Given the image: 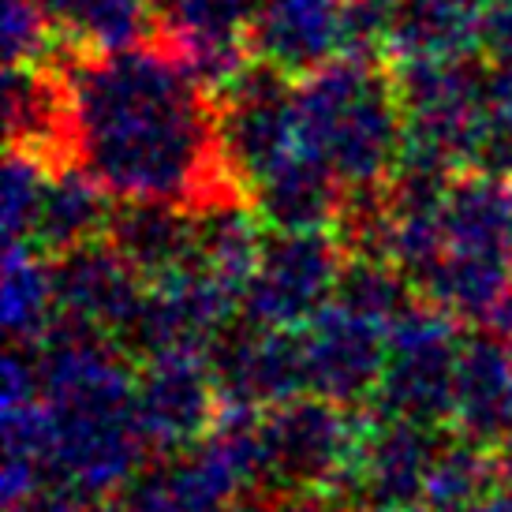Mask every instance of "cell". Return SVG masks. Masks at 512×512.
Listing matches in <instances>:
<instances>
[{"label":"cell","instance_id":"cell-1","mask_svg":"<svg viewBox=\"0 0 512 512\" xmlns=\"http://www.w3.org/2000/svg\"><path fill=\"white\" fill-rule=\"evenodd\" d=\"M68 157L120 202L191 214L243 206L221 139V98L165 38L57 60Z\"/></svg>","mask_w":512,"mask_h":512},{"label":"cell","instance_id":"cell-2","mask_svg":"<svg viewBox=\"0 0 512 512\" xmlns=\"http://www.w3.org/2000/svg\"><path fill=\"white\" fill-rule=\"evenodd\" d=\"M385 258L427 303L490 322L512 288V176L400 165L385 187Z\"/></svg>","mask_w":512,"mask_h":512},{"label":"cell","instance_id":"cell-3","mask_svg":"<svg viewBox=\"0 0 512 512\" xmlns=\"http://www.w3.org/2000/svg\"><path fill=\"white\" fill-rule=\"evenodd\" d=\"M296 143L348 199L385 191L404 161L397 72L370 53H344L292 83Z\"/></svg>","mask_w":512,"mask_h":512},{"label":"cell","instance_id":"cell-4","mask_svg":"<svg viewBox=\"0 0 512 512\" xmlns=\"http://www.w3.org/2000/svg\"><path fill=\"white\" fill-rule=\"evenodd\" d=\"M460 348L464 333H456V314L434 303H408L389 329L385 370L374 389L378 415L427 427L453 423Z\"/></svg>","mask_w":512,"mask_h":512},{"label":"cell","instance_id":"cell-5","mask_svg":"<svg viewBox=\"0 0 512 512\" xmlns=\"http://www.w3.org/2000/svg\"><path fill=\"white\" fill-rule=\"evenodd\" d=\"M348 262V247L326 228H277L262 240L240 314L262 326L299 329L326 307Z\"/></svg>","mask_w":512,"mask_h":512},{"label":"cell","instance_id":"cell-6","mask_svg":"<svg viewBox=\"0 0 512 512\" xmlns=\"http://www.w3.org/2000/svg\"><path fill=\"white\" fill-rule=\"evenodd\" d=\"M389 322L333 296L322 311L299 326L303 382L307 393L352 408L374 397L389 352Z\"/></svg>","mask_w":512,"mask_h":512},{"label":"cell","instance_id":"cell-7","mask_svg":"<svg viewBox=\"0 0 512 512\" xmlns=\"http://www.w3.org/2000/svg\"><path fill=\"white\" fill-rule=\"evenodd\" d=\"M221 415L210 352H161L143 359L139 419L154 453H187Z\"/></svg>","mask_w":512,"mask_h":512},{"label":"cell","instance_id":"cell-8","mask_svg":"<svg viewBox=\"0 0 512 512\" xmlns=\"http://www.w3.org/2000/svg\"><path fill=\"white\" fill-rule=\"evenodd\" d=\"M221 389V404L236 408H273L307 397L303 382V344L299 329L262 326L243 318L240 329H225L210 352Z\"/></svg>","mask_w":512,"mask_h":512},{"label":"cell","instance_id":"cell-9","mask_svg":"<svg viewBox=\"0 0 512 512\" xmlns=\"http://www.w3.org/2000/svg\"><path fill=\"white\" fill-rule=\"evenodd\" d=\"M266 0H161L165 42L210 86H228L251 64V27Z\"/></svg>","mask_w":512,"mask_h":512},{"label":"cell","instance_id":"cell-10","mask_svg":"<svg viewBox=\"0 0 512 512\" xmlns=\"http://www.w3.org/2000/svg\"><path fill=\"white\" fill-rule=\"evenodd\" d=\"M441 445H445L441 427L374 415V423H367V434H363L352 486L363 490L382 509L423 505L427 479L434 471Z\"/></svg>","mask_w":512,"mask_h":512},{"label":"cell","instance_id":"cell-11","mask_svg":"<svg viewBox=\"0 0 512 512\" xmlns=\"http://www.w3.org/2000/svg\"><path fill=\"white\" fill-rule=\"evenodd\" d=\"M456 434L498 453L512 438V337L471 333L460 348L453 397Z\"/></svg>","mask_w":512,"mask_h":512},{"label":"cell","instance_id":"cell-12","mask_svg":"<svg viewBox=\"0 0 512 512\" xmlns=\"http://www.w3.org/2000/svg\"><path fill=\"white\" fill-rule=\"evenodd\" d=\"M109 221V191L94 176H86L79 165L45 169L27 243L19 247H30L45 258H64L109 232Z\"/></svg>","mask_w":512,"mask_h":512},{"label":"cell","instance_id":"cell-13","mask_svg":"<svg viewBox=\"0 0 512 512\" xmlns=\"http://www.w3.org/2000/svg\"><path fill=\"white\" fill-rule=\"evenodd\" d=\"M4 326L12 333V344L23 348L45 341L60 326L53 258L30 247L4 251Z\"/></svg>","mask_w":512,"mask_h":512},{"label":"cell","instance_id":"cell-14","mask_svg":"<svg viewBox=\"0 0 512 512\" xmlns=\"http://www.w3.org/2000/svg\"><path fill=\"white\" fill-rule=\"evenodd\" d=\"M49 15L42 0H4V57L8 68L38 64L49 49Z\"/></svg>","mask_w":512,"mask_h":512},{"label":"cell","instance_id":"cell-15","mask_svg":"<svg viewBox=\"0 0 512 512\" xmlns=\"http://www.w3.org/2000/svg\"><path fill=\"white\" fill-rule=\"evenodd\" d=\"M490 326L498 329V333H505V337H512V288H509V296L501 299L498 311H494V318H490Z\"/></svg>","mask_w":512,"mask_h":512}]
</instances>
